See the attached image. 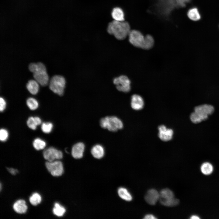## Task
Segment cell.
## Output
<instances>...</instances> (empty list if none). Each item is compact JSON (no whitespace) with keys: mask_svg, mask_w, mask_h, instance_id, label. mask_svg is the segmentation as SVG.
Instances as JSON below:
<instances>
[{"mask_svg":"<svg viewBox=\"0 0 219 219\" xmlns=\"http://www.w3.org/2000/svg\"><path fill=\"white\" fill-rule=\"evenodd\" d=\"M144 104V100L140 96L134 94L132 96L131 106L133 109L136 110H141L143 108Z\"/></svg>","mask_w":219,"mask_h":219,"instance_id":"5bb4252c","label":"cell"},{"mask_svg":"<svg viewBox=\"0 0 219 219\" xmlns=\"http://www.w3.org/2000/svg\"><path fill=\"white\" fill-rule=\"evenodd\" d=\"M53 214L58 217H62L66 212L65 208L58 203H55L53 210Z\"/></svg>","mask_w":219,"mask_h":219,"instance_id":"603a6c76","label":"cell"},{"mask_svg":"<svg viewBox=\"0 0 219 219\" xmlns=\"http://www.w3.org/2000/svg\"><path fill=\"white\" fill-rule=\"evenodd\" d=\"M187 16L191 20L193 21H197L201 18V16L198 9L196 8L190 9L187 12Z\"/></svg>","mask_w":219,"mask_h":219,"instance_id":"ffe728a7","label":"cell"},{"mask_svg":"<svg viewBox=\"0 0 219 219\" xmlns=\"http://www.w3.org/2000/svg\"><path fill=\"white\" fill-rule=\"evenodd\" d=\"M37 126L41 125L42 123V120L40 117L38 116L34 117Z\"/></svg>","mask_w":219,"mask_h":219,"instance_id":"1f68e13d","label":"cell"},{"mask_svg":"<svg viewBox=\"0 0 219 219\" xmlns=\"http://www.w3.org/2000/svg\"><path fill=\"white\" fill-rule=\"evenodd\" d=\"M7 169L9 172L13 175H15L18 172V170L17 169H15L13 168H7Z\"/></svg>","mask_w":219,"mask_h":219,"instance_id":"4dcf8cb0","label":"cell"},{"mask_svg":"<svg viewBox=\"0 0 219 219\" xmlns=\"http://www.w3.org/2000/svg\"><path fill=\"white\" fill-rule=\"evenodd\" d=\"M26 87L29 92L33 95L36 94L39 91V85L36 80H31L29 81Z\"/></svg>","mask_w":219,"mask_h":219,"instance_id":"ac0fdd59","label":"cell"},{"mask_svg":"<svg viewBox=\"0 0 219 219\" xmlns=\"http://www.w3.org/2000/svg\"><path fill=\"white\" fill-rule=\"evenodd\" d=\"M129 23L126 21L113 20L108 24L107 31L117 39L123 40L128 36L130 31Z\"/></svg>","mask_w":219,"mask_h":219,"instance_id":"6da1fadb","label":"cell"},{"mask_svg":"<svg viewBox=\"0 0 219 219\" xmlns=\"http://www.w3.org/2000/svg\"><path fill=\"white\" fill-rule=\"evenodd\" d=\"M213 169L212 165L208 162H205L203 163L200 167L201 172L203 174L206 175H209L211 174Z\"/></svg>","mask_w":219,"mask_h":219,"instance_id":"7402d4cb","label":"cell"},{"mask_svg":"<svg viewBox=\"0 0 219 219\" xmlns=\"http://www.w3.org/2000/svg\"><path fill=\"white\" fill-rule=\"evenodd\" d=\"M128 36L129 41L133 45L144 49L145 36L141 32L136 30H130Z\"/></svg>","mask_w":219,"mask_h":219,"instance_id":"52a82bcc","label":"cell"},{"mask_svg":"<svg viewBox=\"0 0 219 219\" xmlns=\"http://www.w3.org/2000/svg\"><path fill=\"white\" fill-rule=\"evenodd\" d=\"M91 153L95 158L100 159L104 156L105 150L102 145L99 144H96L91 149Z\"/></svg>","mask_w":219,"mask_h":219,"instance_id":"2e32d148","label":"cell"},{"mask_svg":"<svg viewBox=\"0 0 219 219\" xmlns=\"http://www.w3.org/2000/svg\"><path fill=\"white\" fill-rule=\"evenodd\" d=\"M111 15L114 20L118 21L124 20V14L123 10L119 7H115L112 10Z\"/></svg>","mask_w":219,"mask_h":219,"instance_id":"e0dca14e","label":"cell"},{"mask_svg":"<svg viewBox=\"0 0 219 219\" xmlns=\"http://www.w3.org/2000/svg\"><path fill=\"white\" fill-rule=\"evenodd\" d=\"M47 143L43 140L40 138L35 139L33 142V145L34 148L37 150H40L44 149L46 147Z\"/></svg>","mask_w":219,"mask_h":219,"instance_id":"44dd1931","label":"cell"},{"mask_svg":"<svg viewBox=\"0 0 219 219\" xmlns=\"http://www.w3.org/2000/svg\"><path fill=\"white\" fill-rule=\"evenodd\" d=\"M9 136L8 131L5 128H1L0 130V140L1 141L5 142L7 140Z\"/></svg>","mask_w":219,"mask_h":219,"instance_id":"83f0119b","label":"cell"},{"mask_svg":"<svg viewBox=\"0 0 219 219\" xmlns=\"http://www.w3.org/2000/svg\"><path fill=\"white\" fill-rule=\"evenodd\" d=\"M13 207L15 211L19 214L25 213L27 209V207L25 201L23 200L17 201L13 204Z\"/></svg>","mask_w":219,"mask_h":219,"instance_id":"9a60e30c","label":"cell"},{"mask_svg":"<svg viewBox=\"0 0 219 219\" xmlns=\"http://www.w3.org/2000/svg\"><path fill=\"white\" fill-rule=\"evenodd\" d=\"M41 200L40 195L39 193H35L30 197L29 201L31 204L36 206L41 203Z\"/></svg>","mask_w":219,"mask_h":219,"instance_id":"d4e9b609","label":"cell"},{"mask_svg":"<svg viewBox=\"0 0 219 219\" xmlns=\"http://www.w3.org/2000/svg\"><path fill=\"white\" fill-rule=\"evenodd\" d=\"M190 218L191 219H200V217L197 215H193L190 217Z\"/></svg>","mask_w":219,"mask_h":219,"instance_id":"836d02e7","label":"cell"},{"mask_svg":"<svg viewBox=\"0 0 219 219\" xmlns=\"http://www.w3.org/2000/svg\"><path fill=\"white\" fill-rule=\"evenodd\" d=\"M27 125L30 129L33 130H36L37 127L33 116L29 117L27 121Z\"/></svg>","mask_w":219,"mask_h":219,"instance_id":"4316f807","label":"cell"},{"mask_svg":"<svg viewBox=\"0 0 219 219\" xmlns=\"http://www.w3.org/2000/svg\"><path fill=\"white\" fill-rule=\"evenodd\" d=\"M160 193V202L163 205L167 207H173L179 203L178 199L175 198L173 192L168 188L162 189Z\"/></svg>","mask_w":219,"mask_h":219,"instance_id":"8992f818","label":"cell"},{"mask_svg":"<svg viewBox=\"0 0 219 219\" xmlns=\"http://www.w3.org/2000/svg\"><path fill=\"white\" fill-rule=\"evenodd\" d=\"M44 158L49 162H52L60 159L63 158L62 152L53 147H50L45 149L43 152Z\"/></svg>","mask_w":219,"mask_h":219,"instance_id":"30bf717a","label":"cell"},{"mask_svg":"<svg viewBox=\"0 0 219 219\" xmlns=\"http://www.w3.org/2000/svg\"><path fill=\"white\" fill-rule=\"evenodd\" d=\"M65 84L66 80L63 76L55 75L50 80L49 88L54 93L62 96L64 92Z\"/></svg>","mask_w":219,"mask_h":219,"instance_id":"5b68a950","label":"cell"},{"mask_svg":"<svg viewBox=\"0 0 219 219\" xmlns=\"http://www.w3.org/2000/svg\"><path fill=\"white\" fill-rule=\"evenodd\" d=\"M45 166L48 171L53 176H61L64 172L63 165L60 161H48L46 162Z\"/></svg>","mask_w":219,"mask_h":219,"instance_id":"9c48e42d","label":"cell"},{"mask_svg":"<svg viewBox=\"0 0 219 219\" xmlns=\"http://www.w3.org/2000/svg\"><path fill=\"white\" fill-rule=\"evenodd\" d=\"M101 127L112 131H116L122 129L123 124L119 118L114 116H107L102 118L100 121Z\"/></svg>","mask_w":219,"mask_h":219,"instance_id":"277c9868","label":"cell"},{"mask_svg":"<svg viewBox=\"0 0 219 219\" xmlns=\"http://www.w3.org/2000/svg\"><path fill=\"white\" fill-rule=\"evenodd\" d=\"M177 4L181 7H184L186 3L189 2L191 0H175Z\"/></svg>","mask_w":219,"mask_h":219,"instance_id":"f546056e","label":"cell"},{"mask_svg":"<svg viewBox=\"0 0 219 219\" xmlns=\"http://www.w3.org/2000/svg\"><path fill=\"white\" fill-rule=\"evenodd\" d=\"M113 83L120 91L127 92L130 90V81L126 76L122 75L115 78Z\"/></svg>","mask_w":219,"mask_h":219,"instance_id":"ba28073f","label":"cell"},{"mask_svg":"<svg viewBox=\"0 0 219 219\" xmlns=\"http://www.w3.org/2000/svg\"><path fill=\"white\" fill-rule=\"evenodd\" d=\"M53 128V123L50 122H46L41 124V130L45 134H49L52 131Z\"/></svg>","mask_w":219,"mask_h":219,"instance_id":"484cf974","label":"cell"},{"mask_svg":"<svg viewBox=\"0 0 219 219\" xmlns=\"http://www.w3.org/2000/svg\"><path fill=\"white\" fill-rule=\"evenodd\" d=\"M159 198V193L156 189H149L144 197L146 201L151 205H155Z\"/></svg>","mask_w":219,"mask_h":219,"instance_id":"7c38bea8","label":"cell"},{"mask_svg":"<svg viewBox=\"0 0 219 219\" xmlns=\"http://www.w3.org/2000/svg\"><path fill=\"white\" fill-rule=\"evenodd\" d=\"M158 137L161 140L166 141L172 139L173 132L172 129L167 128L164 125H161L158 127Z\"/></svg>","mask_w":219,"mask_h":219,"instance_id":"8fae6325","label":"cell"},{"mask_svg":"<svg viewBox=\"0 0 219 219\" xmlns=\"http://www.w3.org/2000/svg\"><path fill=\"white\" fill-rule=\"evenodd\" d=\"M26 103L29 108L32 110H36L39 106L37 100L33 97L29 98L26 100Z\"/></svg>","mask_w":219,"mask_h":219,"instance_id":"cb8c5ba5","label":"cell"},{"mask_svg":"<svg viewBox=\"0 0 219 219\" xmlns=\"http://www.w3.org/2000/svg\"><path fill=\"white\" fill-rule=\"evenodd\" d=\"M144 218L145 219H157V218L153 214H148L145 215Z\"/></svg>","mask_w":219,"mask_h":219,"instance_id":"d6a6232c","label":"cell"},{"mask_svg":"<svg viewBox=\"0 0 219 219\" xmlns=\"http://www.w3.org/2000/svg\"><path fill=\"white\" fill-rule=\"evenodd\" d=\"M118 193L120 198L126 201H130L132 199V196L131 194L125 188H119L118 190Z\"/></svg>","mask_w":219,"mask_h":219,"instance_id":"d6986e66","label":"cell"},{"mask_svg":"<svg viewBox=\"0 0 219 219\" xmlns=\"http://www.w3.org/2000/svg\"><path fill=\"white\" fill-rule=\"evenodd\" d=\"M85 145L82 142H79L75 144L71 149V155L76 159L81 158L83 156Z\"/></svg>","mask_w":219,"mask_h":219,"instance_id":"4fadbf2b","label":"cell"},{"mask_svg":"<svg viewBox=\"0 0 219 219\" xmlns=\"http://www.w3.org/2000/svg\"><path fill=\"white\" fill-rule=\"evenodd\" d=\"M33 73V76L38 83L43 86L46 85L49 81V77L44 65L41 62L31 63L29 67Z\"/></svg>","mask_w":219,"mask_h":219,"instance_id":"3957f363","label":"cell"},{"mask_svg":"<svg viewBox=\"0 0 219 219\" xmlns=\"http://www.w3.org/2000/svg\"><path fill=\"white\" fill-rule=\"evenodd\" d=\"M214 107L211 105L203 104L196 107L194 111L190 115L191 121L194 123H199L207 120L209 116L214 111Z\"/></svg>","mask_w":219,"mask_h":219,"instance_id":"7a4b0ae2","label":"cell"},{"mask_svg":"<svg viewBox=\"0 0 219 219\" xmlns=\"http://www.w3.org/2000/svg\"><path fill=\"white\" fill-rule=\"evenodd\" d=\"M6 106V103L5 100L2 97L0 98V111L1 112H3L5 109Z\"/></svg>","mask_w":219,"mask_h":219,"instance_id":"f1b7e54d","label":"cell"}]
</instances>
